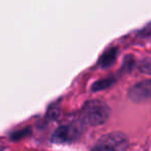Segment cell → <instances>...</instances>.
<instances>
[{
  "mask_svg": "<svg viewBox=\"0 0 151 151\" xmlns=\"http://www.w3.org/2000/svg\"><path fill=\"white\" fill-rule=\"evenodd\" d=\"M81 134V130L76 125H63L58 127L52 136L54 143H70L75 141Z\"/></svg>",
  "mask_w": 151,
  "mask_h": 151,
  "instance_id": "7a4b0ae2",
  "label": "cell"
},
{
  "mask_svg": "<svg viewBox=\"0 0 151 151\" xmlns=\"http://www.w3.org/2000/svg\"><path fill=\"white\" fill-rule=\"evenodd\" d=\"M116 56H117V50L115 48H112L110 50L106 51L103 56L101 57V59H99V63H101V67L105 68V67L111 66L114 63V61H115Z\"/></svg>",
  "mask_w": 151,
  "mask_h": 151,
  "instance_id": "277c9868",
  "label": "cell"
},
{
  "mask_svg": "<svg viewBox=\"0 0 151 151\" xmlns=\"http://www.w3.org/2000/svg\"><path fill=\"white\" fill-rule=\"evenodd\" d=\"M128 97L134 103L151 99V80H145L134 85L128 91Z\"/></svg>",
  "mask_w": 151,
  "mask_h": 151,
  "instance_id": "3957f363",
  "label": "cell"
},
{
  "mask_svg": "<svg viewBox=\"0 0 151 151\" xmlns=\"http://www.w3.org/2000/svg\"><path fill=\"white\" fill-rule=\"evenodd\" d=\"M92 151H116L113 147L109 146L107 144H99L97 146H95L94 148L92 149Z\"/></svg>",
  "mask_w": 151,
  "mask_h": 151,
  "instance_id": "ba28073f",
  "label": "cell"
},
{
  "mask_svg": "<svg viewBox=\"0 0 151 151\" xmlns=\"http://www.w3.org/2000/svg\"><path fill=\"white\" fill-rule=\"evenodd\" d=\"M140 70L146 75H151V58H147L141 62L139 66Z\"/></svg>",
  "mask_w": 151,
  "mask_h": 151,
  "instance_id": "8992f818",
  "label": "cell"
},
{
  "mask_svg": "<svg viewBox=\"0 0 151 151\" xmlns=\"http://www.w3.org/2000/svg\"><path fill=\"white\" fill-rule=\"evenodd\" d=\"M114 79L113 78H108V79H104V80H99L97 82H95L92 85V90L93 91H99V90H103V89L108 88L109 86H111L114 83Z\"/></svg>",
  "mask_w": 151,
  "mask_h": 151,
  "instance_id": "5b68a950",
  "label": "cell"
},
{
  "mask_svg": "<svg viewBox=\"0 0 151 151\" xmlns=\"http://www.w3.org/2000/svg\"><path fill=\"white\" fill-rule=\"evenodd\" d=\"M60 115V108L58 106H52L48 112V116L51 119H55Z\"/></svg>",
  "mask_w": 151,
  "mask_h": 151,
  "instance_id": "52a82bcc",
  "label": "cell"
},
{
  "mask_svg": "<svg viewBox=\"0 0 151 151\" xmlns=\"http://www.w3.org/2000/svg\"><path fill=\"white\" fill-rule=\"evenodd\" d=\"M110 115V109L99 99L88 101L81 111V119L87 125L96 126L105 123Z\"/></svg>",
  "mask_w": 151,
  "mask_h": 151,
  "instance_id": "6da1fadb",
  "label": "cell"
}]
</instances>
